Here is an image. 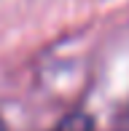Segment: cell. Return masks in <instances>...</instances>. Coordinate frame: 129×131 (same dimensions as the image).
<instances>
[{
	"label": "cell",
	"mask_w": 129,
	"mask_h": 131,
	"mask_svg": "<svg viewBox=\"0 0 129 131\" xmlns=\"http://www.w3.org/2000/svg\"><path fill=\"white\" fill-rule=\"evenodd\" d=\"M54 131H94V121H91L86 112L75 110V112H70V115H64Z\"/></svg>",
	"instance_id": "obj_1"
},
{
	"label": "cell",
	"mask_w": 129,
	"mask_h": 131,
	"mask_svg": "<svg viewBox=\"0 0 129 131\" xmlns=\"http://www.w3.org/2000/svg\"><path fill=\"white\" fill-rule=\"evenodd\" d=\"M0 131H5V123H3V121H0Z\"/></svg>",
	"instance_id": "obj_2"
}]
</instances>
